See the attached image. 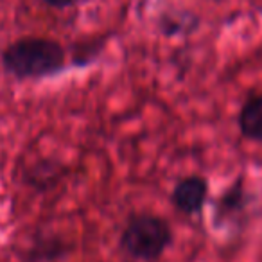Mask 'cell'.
I'll return each mask as SVG.
<instances>
[{"label": "cell", "mask_w": 262, "mask_h": 262, "mask_svg": "<svg viewBox=\"0 0 262 262\" xmlns=\"http://www.w3.org/2000/svg\"><path fill=\"white\" fill-rule=\"evenodd\" d=\"M63 63L65 52L61 45L47 38H22L2 52V65L20 79L51 76Z\"/></svg>", "instance_id": "obj_1"}, {"label": "cell", "mask_w": 262, "mask_h": 262, "mask_svg": "<svg viewBox=\"0 0 262 262\" xmlns=\"http://www.w3.org/2000/svg\"><path fill=\"white\" fill-rule=\"evenodd\" d=\"M171 226L157 215L140 214L131 217L120 235V248L139 260H157L171 244Z\"/></svg>", "instance_id": "obj_2"}, {"label": "cell", "mask_w": 262, "mask_h": 262, "mask_svg": "<svg viewBox=\"0 0 262 262\" xmlns=\"http://www.w3.org/2000/svg\"><path fill=\"white\" fill-rule=\"evenodd\" d=\"M207 190V182L200 176L183 178L172 190V203L183 214H196L203 207Z\"/></svg>", "instance_id": "obj_3"}, {"label": "cell", "mask_w": 262, "mask_h": 262, "mask_svg": "<svg viewBox=\"0 0 262 262\" xmlns=\"http://www.w3.org/2000/svg\"><path fill=\"white\" fill-rule=\"evenodd\" d=\"M239 126L244 137L262 142V95L243 106L239 113Z\"/></svg>", "instance_id": "obj_4"}, {"label": "cell", "mask_w": 262, "mask_h": 262, "mask_svg": "<svg viewBox=\"0 0 262 262\" xmlns=\"http://www.w3.org/2000/svg\"><path fill=\"white\" fill-rule=\"evenodd\" d=\"M45 4L51 6V8H56V9H63V8H69V6L76 4L77 0H43Z\"/></svg>", "instance_id": "obj_5"}]
</instances>
